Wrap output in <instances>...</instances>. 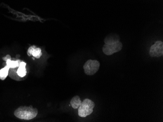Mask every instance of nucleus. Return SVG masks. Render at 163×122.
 <instances>
[{
  "label": "nucleus",
  "instance_id": "nucleus-8",
  "mask_svg": "<svg viewBox=\"0 0 163 122\" xmlns=\"http://www.w3.org/2000/svg\"><path fill=\"white\" fill-rule=\"evenodd\" d=\"M26 63L24 62H21L16 73L17 75L20 78H24L26 74Z\"/></svg>",
  "mask_w": 163,
  "mask_h": 122
},
{
  "label": "nucleus",
  "instance_id": "nucleus-5",
  "mask_svg": "<svg viewBox=\"0 0 163 122\" xmlns=\"http://www.w3.org/2000/svg\"><path fill=\"white\" fill-rule=\"evenodd\" d=\"M149 55L151 57H160L163 55V42L157 41L150 47Z\"/></svg>",
  "mask_w": 163,
  "mask_h": 122
},
{
  "label": "nucleus",
  "instance_id": "nucleus-9",
  "mask_svg": "<svg viewBox=\"0 0 163 122\" xmlns=\"http://www.w3.org/2000/svg\"><path fill=\"white\" fill-rule=\"evenodd\" d=\"M82 101L81 100L80 97L78 95L74 97L70 101V105H71V107L74 109H77L79 108V107H80Z\"/></svg>",
  "mask_w": 163,
  "mask_h": 122
},
{
  "label": "nucleus",
  "instance_id": "nucleus-4",
  "mask_svg": "<svg viewBox=\"0 0 163 122\" xmlns=\"http://www.w3.org/2000/svg\"><path fill=\"white\" fill-rule=\"evenodd\" d=\"M123 45L120 41L111 44H105L103 47V52L105 55H111L122 50Z\"/></svg>",
  "mask_w": 163,
  "mask_h": 122
},
{
  "label": "nucleus",
  "instance_id": "nucleus-12",
  "mask_svg": "<svg viewBox=\"0 0 163 122\" xmlns=\"http://www.w3.org/2000/svg\"><path fill=\"white\" fill-rule=\"evenodd\" d=\"M11 59L10 56V55H7L5 58H3V59L6 61H7L8 59Z\"/></svg>",
  "mask_w": 163,
  "mask_h": 122
},
{
  "label": "nucleus",
  "instance_id": "nucleus-6",
  "mask_svg": "<svg viewBox=\"0 0 163 122\" xmlns=\"http://www.w3.org/2000/svg\"><path fill=\"white\" fill-rule=\"evenodd\" d=\"M27 54L29 56L32 55L34 58L39 59L42 55V53L40 48L33 45L29 48L27 50Z\"/></svg>",
  "mask_w": 163,
  "mask_h": 122
},
{
  "label": "nucleus",
  "instance_id": "nucleus-1",
  "mask_svg": "<svg viewBox=\"0 0 163 122\" xmlns=\"http://www.w3.org/2000/svg\"><path fill=\"white\" fill-rule=\"evenodd\" d=\"M37 114V109L33 108L32 106H21L16 109L14 112L15 116L22 120H31L36 117Z\"/></svg>",
  "mask_w": 163,
  "mask_h": 122
},
{
  "label": "nucleus",
  "instance_id": "nucleus-10",
  "mask_svg": "<svg viewBox=\"0 0 163 122\" xmlns=\"http://www.w3.org/2000/svg\"><path fill=\"white\" fill-rule=\"evenodd\" d=\"M10 69V67L6 65L5 67L0 70V79L4 80L6 78L7 75H8Z\"/></svg>",
  "mask_w": 163,
  "mask_h": 122
},
{
  "label": "nucleus",
  "instance_id": "nucleus-2",
  "mask_svg": "<svg viewBox=\"0 0 163 122\" xmlns=\"http://www.w3.org/2000/svg\"><path fill=\"white\" fill-rule=\"evenodd\" d=\"M95 107V104L92 100L85 99L78 108V115L81 117H86L93 112Z\"/></svg>",
  "mask_w": 163,
  "mask_h": 122
},
{
  "label": "nucleus",
  "instance_id": "nucleus-7",
  "mask_svg": "<svg viewBox=\"0 0 163 122\" xmlns=\"http://www.w3.org/2000/svg\"><path fill=\"white\" fill-rule=\"evenodd\" d=\"M120 41V37L118 35L115 34H110L106 36L104 42L105 44H111Z\"/></svg>",
  "mask_w": 163,
  "mask_h": 122
},
{
  "label": "nucleus",
  "instance_id": "nucleus-3",
  "mask_svg": "<svg viewBox=\"0 0 163 122\" xmlns=\"http://www.w3.org/2000/svg\"><path fill=\"white\" fill-rule=\"evenodd\" d=\"M100 66V63L98 60L89 59L84 65V72L86 75H94L98 72Z\"/></svg>",
  "mask_w": 163,
  "mask_h": 122
},
{
  "label": "nucleus",
  "instance_id": "nucleus-11",
  "mask_svg": "<svg viewBox=\"0 0 163 122\" xmlns=\"http://www.w3.org/2000/svg\"><path fill=\"white\" fill-rule=\"evenodd\" d=\"M20 62L21 61L19 60L14 61V60H11V59H8L6 61V65H7L10 68L14 69V68L19 67Z\"/></svg>",
  "mask_w": 163,
  "mask_h": 122
}]
</instances>
